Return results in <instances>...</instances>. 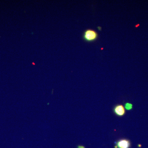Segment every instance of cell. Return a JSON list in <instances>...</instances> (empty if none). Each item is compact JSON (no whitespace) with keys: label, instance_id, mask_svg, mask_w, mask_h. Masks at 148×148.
<instances>
[{"label":"cell","instance_id":"cell-1","mask_svg":"<svg viewBox=\"0 0 148 148\" xmlns=\"http://www.w3.org/2000/svg\"><path fill=\"white\" fill-rule=\"evenodd\" d=\"M98 37L97 32L94 30L90 29L86 30L83 35V38L85 41L88 42L94 41L97 39Z\"/></svg>","mask_w":148,"mask_h":148},{"label":"cell","instance_id":"cell-2","mask_svg":"<svg viewBox=\"0 0 148 148\" xmlns=\"http://www.w3.org/2000/svg\"><path fill=\"white\" fill-rule=\"evenodd\" d=\"M131 144L129 140L126 139H122L119 140L116 143L115 148H130Z\"/></svg>","mask_w":148,"mask_h":148},{"label":"cell","instance_id":"cell-3","mask_svg":"<svg viewBox=\"0 0 148 148\" xmlns=\"http://www.w3.org/2000/svg\"><path fill=\"white\" fill-rule=\"evenodd\" d=\"M114 112L116 114L119 116L124 115L125 113L124 107L121 105H118L116 106L114 108Z\"/></svg>","mask_w":148,"mask_h":148},{"label":"cell","instance_id":"cell-4","mask_svg":"<svg viewBox=\"0 0 148 148\" xmlns=\"http://www.w3.org/2000/svg\"><path fill=\"white\" fill-rule=\"evenodd\" d=\"M125 107L126 110H132V105L131 103H125Z\"/></svg>","mask_w":148,"mask_h":148},{"label":"cell","instance_id":"cell-5","mask_svg":"<svg viewBox=\"0 0 148 148\" xmlns=\"http://www.w3.org/2000/svg\"><path fill=\"white\" fill-rule=\"evenodd\" d=\"M77 148H85L83 146H78L77 147Z\"/></svg>","mask_w":148,"mask_h":148}]
</instances>
